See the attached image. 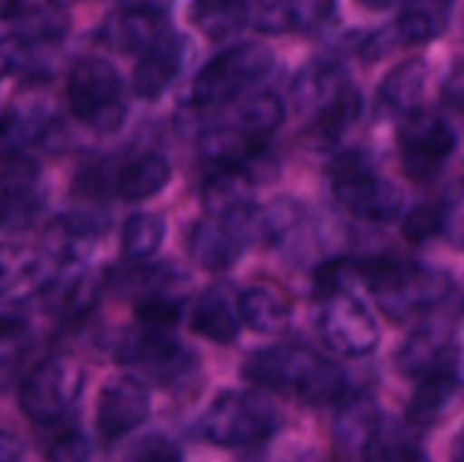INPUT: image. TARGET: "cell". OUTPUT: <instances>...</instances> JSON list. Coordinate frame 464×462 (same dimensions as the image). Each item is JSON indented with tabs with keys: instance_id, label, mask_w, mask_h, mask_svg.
<instances>
[{
	"instance_id": "30",
	"label": "cell",
	"mask_w": 464,
	"mask_h": 462,
	"mask_svg": "<svg viewBox=\"0 0 464 462\" xmlns=\"http://www.w3.org/2000/svg\"><path fill=\"white\" fill-rule=\"evenodd\" d=\"M304 223H307V210L296 199H285V196L277 199L264 212H256L258 237H264L266 242H272L277 248L291 245V240L302 231Z\"/></svg>"
},
{
	"instance_id": "13",
	"label": "cell",
	"mask_w": 464,
	"mask_h": 462,
	"mask_svg": "<svg viewBox=\"0 0 464 462\" xmlns=\"http://www.w3.org/2000/svg\"><path fill=\"white\" fill-rule=\"evenodd\" d=\"M397 368L416 381L430 373L459 370L457 332L449 324H427L416 329L397 351Z\"/></svg>"
},
{
	"instance_id": "28",
	"label": "cell",
	"mask_w": 464,
	"mask_h": 462,
	"mask_svg": "<svg viewBox=\"0 0 464 462\" xmlns=\"http://www.w3.org/2000/svg\"><path fill=\"white\" fill-rule=\"evenodd\" d=\"M95 297H98L95 278L90 272H73V275L52 280L46 286L44 302L49 313L60 319H76L95 305Z\"/></svg>"
},
{
	"instance_id": "9",
	"label": "cell",
	"mask_w": 464,
	"mask_h": 462,
	"mask_svg": "<svg viewBox=\"0 0 464 462\" xmlns=\"http://www.w3.org/2000/svg\"><path fill=\"white\" fill-rule=\"evenodd\" d=\"M405 117L408 120L400 133L402 169L413 182H432L451 158L457 147V133L440 114L416 109Z\"/></svg>"
},
{
	"instance_id": "12",
	"label": "cell",
	"mask_w": 464,
	"mask_h": 462,
	"mask_svg": "<svg viewBox=\"0 0 464 462\" xmlns=\"http://www.w3.org/2000/svg\"><path fill=\"white\" fill-rule=\"evenodd\" d=\"M46 188L41 169L27 158H5L0 166V231H27L41 221Z\"/></svg>"
},
{
	"instance_id": "5",
	"label": "cell",
	"mask_w": 464,
	"mask_h": 462,
	"mask_svg": "<svg viewBox=\"0 0 464 462\" xmlns=\"http://www.w3.org/2000/svg\"><path fill=\"white\" fill-rule=\"evenodd\" d=\"M68 106L76 120L98 133H114L128 117L122 79L103 57H82L68 74Z\"/></svg>"
},
{
	"instance_id": "2",
	"label": "cell",
	"mask_w": 464,
	"mask_h": 462,
	"mask_svg": "<svg viewBox=\"0 0 464 462\" xmlns=\"http://www.w3.org/2000/svg\"><path fill=\"white\" fill-rule=\"evenodd\" d=\"M362 283L372 291L378 308L394 321L430 313L454 291L449 272L394 256L362 259Z\"/></svg>"
},
{
	"instance_id": "47",
	"label": "cell",
	"mask_w": 464,
	"mask_h": 462,
	"mask_svg": "<svg viewBox=\"0 0 464 462\" xmlns=\"http://www.w3.org/2000/svg\"><path fill=\"white\" fill-rule=\"evenodd\" d=\"M359 5H364V8H392V5H397L400 0H356Z\"/></svg>"
},
{
	"instance_id": "17",
	"label": "cell",
	"mask_w": 464,
	"mask_h": 462,
	"mask_svg": "<svg viewBox=\"0 0 464 462\" xmlns=\"http://www.w3.org/2000/svg\"><path fill=\"white\" fill-rule=\"evenodd\" d=\"M182 63H185V38L171 30L155 46L141 52V57L136 63V71H133L136 95H141V98L163 95L166 87L177 79Z\"/></svg>"
},
{
	"instance_id": "19",
	"label": "cell",
	"mask_w": 464,
	"mask_h": 462,
	"mask_svg": "<svg viewBox=\"0 0 464 462\" xmlns=\"http://www.w3.org/2000/svg\"><path fill=\"white\" fill-rule=\"evenodd\" d=\"M253 185L256 180L250 177L247 169L242 166H218L204 188H201V202L207 215L212 218H234L245 210H250L253 199Z\"/></svg>"
},
{
	"instance_id": "3",
	"label": "cell",
	"mask_w": 464,
	"mask_h": 462,
	"mask_svg": "<svg viewBox=\"0 0 464 462\" xmlns=\"http://www.w3.org/2000/svg\"><path fill=\"white\" fill-rule=\"evenodd\" d=\"M280 428L272 403L256 392H223L198 422V433L226 449H253L266 444Z\"/></svg>"
},
{
	"instance_id": "45",
	"label": "cell",
	"mask_w": 464,
	"mask_h": 462,
	"mask_svg": "<svg viewBox=\"0 0 464 462\" xmlns=\"http://www.w3.org/2000/svg\"><path fill=\"white\" fill-rule=\"evenodd\" d=\"M22 327H24L22 319H16V316H0V340H8V338L19 335Z\"/></svg>"
},
{
	"instance_id": "21",
	"label": "cell",
	"mask_w": 464,
	"mask_h": 462,
	"mask_svg": "<svg viewBox=\"0 0 464 462\" xmlns=\"http://www.w3.org/2000/svg\"><path fill=\"white\" fill-rule=\"evenodd\" d=\"M190 327L196 335L212 340V343H234L242 327V316H239V305L228 297V291L223 289H209L198 297L193 316H190Z\"/></svg>"
},
{
	"instance_id": "49",
	"label": "cell",
	"mask_w": 464,
	"mask_h": 462,
	"mask_svg": "<svg viewBox=\"0 0 464 462\" xmlns=\"http://www.w3.org/2000/svg\"><path fill=\"white\" fill-rule=\"evenodd\" d=\"M457 462H464V436H462V444H459V452H457Z\"/></svg>"
},
{
	"instance_id": "23",
	"label": "cell",
	"mask_w": 464,
	"mask_h": 462,
	"mask_svg": "<svg viewBox=\"0 0 464 462\" xmlns=\"http://www.w3.org/2000/svg\"><path fill=\"white\" fill-rule=\"evenodd\" d=\"M171 180V163L158 152H144L128 161L114 180V191L125 202H144L160 193Z\"/></svg>"
},
{
	"instance_id": "16",
	"label": "cell",
	"mask_w": 464,
	"mask_h": 462,
	"mask_svg": "<svg viewBox=\"0 0 464 462\" xmlns=\"http://www.w3.org/2000/svg\"><path fill=\"white\" fill-rule=\"evenodd\" d=\"M348 84L351 82H348L343 65H337L332 60H313L304 68H299V74L294 76L291 103L302 117H313L324 106H329Z\"/></svg>"
},
{
	"instance_id": "43",
	"label": "cell",
	"mask_w": 464,
	"mask_h": 462,
	"mask_svg": "<svg viewBox=\"0 0 464 462\" xmlns=\"http://www.w3.org/2000/svg\"><path fill=\"white\" fill-rule=\"evenodd\" d=\"M24 455V444L19 436L0 430V462H19Z\"/></svg>"
},
{
	"instance_id": "15",
	"label": "cell",
	"mask_w": 464,
	"mask_h": 462,
	"mask_svg": "<svg viewBox=\"0 0 464 462\" xmlns=\"http://www.w3.org/2000/svg\"><path fill=\"white\" fill-rule=\"evenodd\" d=\"M169 33H171V25H169L166 14L141 11V8H122V5L101 27V38L111 49L130 52V54L147 52L150 46H155Z\"/></svg>"
},
{
	"instance_id": "35",
	"label": "cell",
	"mask_w": 464,
	"mask_h": 462,
	"mask_svg": "<svg viewBox=\"0 0 464 462\" xmlns=\"http://www.w3.org/2000/svg\"><path fill=\"white\" fill-rule=\"evenodd\" d=\"M247 27L261 33H285L294 27V3L291 0H242Z\"/></svg>"
},
{
	"instance_id": "18",
	"label": "cell",
	"mask_w": 464,
	"mask_h": 462,
	"mask_svg": "<svg viewBox=\"0 0 464 462\" xmlns=\"http://www.w3.org/2000/svg\"><path fill=\"white\" fill-rule=\"evenodd\" d=\"M101 223L84 212H68L49 223L44 242L46 251L63 264H82L101 240Z\"/></svg>"
},
{
	"instance_id": "39",
	"label": "cell",
	"mask_w": 464,
	"mask_h": 462,
	"mask_svg": "<svg viewBox=\"0 0 464 462\" xmlns=\"http://www.w3.org/2000/svg\"><path fill=\"white\" fill-rule=\"evenodd\" d=\"M440 223H438V207H416L408 212L405 223H402V234L413 242V245H421L427 242L432 234H438Z\"/></svg>"
},
{
	"instance_id": "10",
	"label": "cell",
	"mask_w": 464,
	"mask_h": 462,
	"mask_svg": "<svg viewBox=\"0 0 464 462\" xmlns=\"http://www.w3.org/2000/svg\"><path fill=\"white\" fill-rule=\"evenodd\" d=\"M122 365L139 368L163 387L185 381L196 370V357L169 332L158 327H144L125 338L120 346Z\"/></svg>"
},
{
	"instance_id": "7",
	"label": "cell",
	"mask_w": 464,
	"mask_h": 462,
	"mask_svg": "<svg viewBox=\"0 0 464 462\" xmlns=\"http://www.w3.org/2000/svg\"><path fill=\"white\" fill-rule=\"evenodd\" d=\"M84 389V370L71 357H52L33 368L19 389V406L35 425L65 419Z\"/></svg>"
},
{
	"instance_id": "32",
	"label": "cell",
	"mask_w": 464,
	"mask_h": 462,
	"mask_svg": "<svg viewBox=\"0 0 464 462\" xmlns=\"http://www.w3.org/2000/svg\"><path fill=\"white\" fill-rule=\"evenodd\" d=\"M166 237V221L155 212H136L125 221L122 226V253L130 261H147L150 256H155L163 245Z\"/></svg>"
},
{
	"instance_id": "42",
	"label": "cell",
	"mask_w": 464,
	"mask_h": 462,
	"mask_svg": "<svg viewBox=\"0 0 464 462\" xmlns=\"http://www.w3.org/2000/svg\"><path fill=\"white\" fill-rule=\"evenodd\" d=\"M133 462H182V452L174 441H169L163 436H152L150 441L141 444Z\"/></svg>"
},
{
	"instance_id": "31",
	"label": "cell",
	"mask_w": 464,
	"mask_h": 462,
	"mask_svg": "<svg viewBox=\"0 0 464 462\" xmlns=\"http://www.w3.org/2000/svg\"><path fill=\"white\" fill-rule=\"evenodd\" d=\"M190 19L204 35H209L215 41L228 38L237 30L247 27L242 0H193Z\"/></svg>"
},
{
	"instance_id": "25",
	"label": "cell",
	"mask_w": 464,
	"mask_h": 462,
	"mask_svg": "<svg viewBox=\"0 0 464 462\" xmlns=\"http://www.w3.org/2000/svg\"><path fill=\"white\" fill-rule=\"evenodd\" d=\"M424 84H427V63L413 57L386 74V79L378 87V98L389 112L411 114L421 103Z\"/></svg>"
},
{
	"instance_id": "20",
	"label": "cell",
	"mask_w": 464,
	"mask_h": 462,
	"mask_svg": "<svg viewBox=\"0 0 464 462\" xmlns=\"http://www.w3.org/2000/svg\"><path fill=\"white\" fill-rule=\"evenodd\" d=\"M237 305H239L242 324H247L253 332L261 335H277L294 319V302L288 300L285 291L275 286H253L242 291Z\"/></svg>"
},
{
	"instance_id": "34",
	"label": "cell",
	"mask_w": 464,
	"mask_h": 462,
	"mask_svg": "<svg viewBox=\"0 0 464 462\" xmlns=\"http://www.w3.org/2000/svg\"><path fill=\"white\" fill-rule=\"evenodd\" d=\"M283 120H285V103L280 101V95L258 93L242 103L234 125H239L245 133H250L256 139H264V136L275 133L283 125Z\"/></svg>"
},
{
	"instance_id": "11",
	"label": "cell",
	"mask_w": 464,
	"mask_h": 462,
	"mask_svg": "<svg viewBox=\"0 0 464 462\" xmlns=\"http://www.w3.org/2000/svg\"><path fill=\"white\" fill-rule=\"evenodd\" d=\"M250 237H258L253 207L234 218L209 215L207 221H198L188 234V251L198 267L220 272L239 261Z\"/></svg>"
},
{
	"instance_id": "8",
	"label": "cell",
	"mask_w": 464,
	"mask_h": 462,
	"mask_svg": "<svg viewBox=\"0 0 464 462\" xmlns=\"http://www.w3.org/2000/svg\"><path fill=\"white\" fill-rule=\"evenodd\" d=\"M332 193L343 210L372 223H389L402 212V191L370 172V166L362 158H353V152L337 161Z\"/></svg>"
},
{
	"instance_id": "4",
	"label": "cell",
	"mask_w": 464,
	"mask_h": 462,
	"mask_svg": "<svg viewBox=\"0 0 464 462\" xmlns=\"http://www.w3.org/2000/svg\"><path fill=\"white\" fill-rule=\"evenodd\" d=\"M275 71V54L261 44H237L215 54L190 82L193 106H220L266 82Z\"/></svg>"
},
{
	"instance_id": "48",
	"label": "cell",
	"mask_w": 464,
	"mask_h": 462,
	"mask_svg": "<svg viewBox=\"0 0 464 462\" xmlns=\"http://www.w3.org/2000/svg\"><path fill=\"white\" fill-rule=\"evenodd\" d=\"M54 8H68V5H73V3H79V0H49Z\"/></svg>"
},
{
	"instance_id": "22",
	"label": "cell",
	"mask_w": 464,
	"mask_h": 462,
	"mask_svg": "<svg viewBox=\"0 0 464 462\" xmlns=\"http://www.w3.org/2000/svg\"><path fill=\"white\" fill-rule=\"evenodd\" d=\"M459 392V370H443V373H430L419 378L411 406H408V419L413 428H432L438 425L449 406L454 403Z\"/></svg>"
},
{
	"instance_id": "29",
	"label": "cell",
	"mask_w": 464,
	"mask_h": 462,
	"mask_svg": "<svg viewBox=\"0 0 464 462\" xmlns=\"http://www.w3.org/2000/svg\"><path fill=\"white\" fill-rule=\"evenodd\" d=\"M44 278V256L24 245H0V294L24 291Z\"/></svg>"
},
{
	"instance_id": "40",
	"label": "cell",
	"mask_w": 464,
	"mask_h": 462,
	"mask_svg": "<svg viewBox=\"0 0 464 462\" xmlns=\"http://www.w3.org/2000/svg\"><path fill=\"white\" fill-rule=\"evenodd\" d=\"M46 462H90V441L79 433H65L49 444Z\"/></svg>"
},
{
	"instance_id": "26",
	"label": "cell",
	"mask_w": 464,
	"mask_h": 462,
	"mask_svg": "<svg viewBox=\"0 0 464 462\" xmlns=\"http://www.w3.org/2000/svg\"><path fill=\"white\" fill-rule=\"evenodd\" d=\"M362 93L359 87L348 84L329 106H324L318 114L310 117V139L315 147H332L337 144L351 125L362 117Z\"/></svg>"
},
{
	"instance_id": "27",
	"label": "cell",
	"mask_w": 464,
	"mask_h": 462,
	"mask_svg": "<svg viewBox=\"0 0 464 462\" xmlns=\"http://www.w3.org/2000/svg\"><path fill=\"white\" fill-rule=\"evenodd\" d=\"M44 106L33 101L14 103L0 114V158H16L44 133Z\"/></svg>"
},
{
	"instance_id": "33",
	"label": "cell",
	"mask_w": 464,
	"mask_h": 462,
	"mask_svg": "<svg viewBox=\"0 0 464 462\" xmlns=\"http://www.w3.org/2000/svg\"><path fill=\"white\" fill-rule=\"evenodd\" d=\"M362 462H432L430 455L411 441L408 436L389 430V428H375L372 436L362 444Z\"/></svg>"
},
{
	"instance_id": "6",
	"label": "cell",
	"mask_w": 464,
	"mask_h": 462,
	"mask_svg": "<svg viewBox=\"0 0 464 462\" xmlns=\"http://www.w3.org/2000/svg\"><path fill=\"white\" fill-rule=\"evenodd\" d=\"M313 321L321 340L343 357H367L381 343L375 316L348 289L318 294Z\"/></svg>"
},
{
	"instance_id": "24",
	"label": "cell",
	"mask_w": 464,
	"mask_h": 462,
	"mask_svg": "<svg viewBox=\"0 0 464 462\" xmlns=\"http://www.w3.org/2000/svg\"><path fill=\"white\" fill-rule=\"evenodd\" d=\"M454 0H405L394 22L402 44H430L446 33Z\"/></svg>"
},
{
	"instance_id": "37",
	"label": "cell",
	"mask_w": 464,
	"mask_h": 462,
	"mask_svg": "<svg viewBox=\"0 0 464 462\" xmlns=\"http://www.w3.org/2000/svg\"><path fill=\"white\" fill-rule=\"evenodd\" d=\"M438 234H443L454 248L464 251V177L446 191L438 207Z\"/></svg>"
},
{
	"instance_id": "14",
	"label": "cell",
	"mask_w": 464,
	"mask_h": 462,
	"mask_svg": "<svg viewBox=\"0 0 464 462\" xmlns=\"http://www.w3.org/2000/svg\"><path fill=\"white\" fill-rule=\"evenodd\" d=\"M152 400L139 378H114L98 400V433L103 441H117L147 422Z\"/></svg>"
},
{
	"instance_id": "41",
	"label": "cell",
	"mask_w": 464,
	"mask_h": 462,
	"mask_svg": "<svg viewBox=\"0 0 464 462\" xmlns=\"http://www.w3.org/2000/svg\"><path fill=\"white\" fill-rule=\"evenodd\" d=\"M24 54H27V44L19 35L0 41V93H3L5 82L24 68Z\"/></svg>"
},
{
	"instance_id": "44",
	"label": "cell",
	"mask_w": 464,
	"mask_h": 462,
	"mask_svg": "<svg viewBox=\"0 0 464 462\" xmlns=\"http://www.w3.org/2000/svg\"><path fill=\"white\" fill-rule=\"evenodd\" d=\"M122 8H141V11H160L169 14V8L174 5V0H120Z\"/></svg>"
},
{
	"instance_id": "1",
	"label": "cell",
	"mask_w": 464,
	"mask_h": 462,
	"mask_svg": "<svg viewBox=\"0 0 464 462\" xmlns=\"http://www.w3.org/2000/svg\"><path fill=\"white\" fill-rule=\"evenodd\" d=\"M242 376L261 389L294 398L304 406L337 403L345 398L348 389V378L340 365L307 346L294 343L256 351L245 362Z\"/></svg>"
},
{
	"instance_id": "46",
	"label": "cell",
	"mask_w": 464,
	"mask_h": 462,
	"mask_svg": "<svg viewBox=\"0 0 464 462\" xmlns=\"http://www.w3.org/2000/svg\"><path fill=\"white\" fill-rule=\"evenodd\" d=\"M22 8V0H0V16H14L19 14Z\"/></svg>"
},
{
	"instance_id": "38",
	"label": "cell",
	"mask_w": 464,
	"mask_h": 462,
	"mask_svg": "<svg viewBox=\"0 0 464 462\" xmlns=\"http://www.w3.org/2000/svg\"><path fill=\"white\" fill-rule=\"evenodd\" d=\"M136 316L144 327L171 329L182 319V300L169 297V294H147L136 305Z\"/></svg>"
},
{
	"instance_id": "36",
	"label": "cell",
	"mask_w": 464,
	"mask_h": 462,
	"mask_svg": "<svg viewBox=\"0 0 464 462\" xmlns=\"http://www.w3.org/2000/svg\"><path fill=\"white\" fill-rule=\"evenodd\" d=\"M378 425L381 422L375 417V403L370 398H359V400L343 406V411L337 417V438L343 444H353L356 438L364 444Z\"/></svg>"
}]
</instances>
